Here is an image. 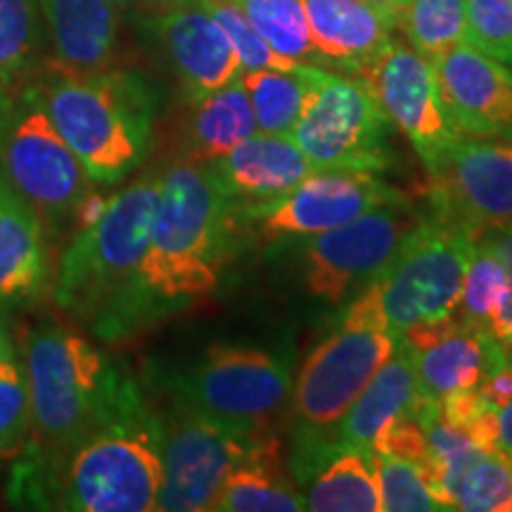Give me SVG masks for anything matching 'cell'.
Masks as SVG:
<instances>
[{
    "label": "cell",
    "mask_w": 512,
    "mask_h": 512,
    "mask_svg": "<svg viewBox=\"0 0 512 512\" xmlns=\"http://www.w3.org/2000/svg\"><path fill=\"white\" fill-rule=\"evenodd\" d=\"M247 240L240 202L216 188L204 164L176 159L164 166L150 240L131 283L88 330L119 344L192 309L219 290Z\"/></svg>",
    "instance_id": "obj_1"
},
{
    "label": "cell",
    "mask_w": 512,
    "mask_h": 512,
    "mask_svg": "<svg viewBox=\"0 0 512 512\" xmlns=\"http://www.w3.org/2000/svg\"><path fill=\"white\" fill-rule=\"evenodd\" d=\"M29 384L27 446L12 458L5 501L46 510L50 479L72 448L119 411L136 375L72 325L38 318L17 337Z\"/></svg>",
    "instance_id": "obj_2"
},
{
    "label": "cell",
    "mask_w": 512,
    "mask_h": 512,
    "mask_svg": "<svg viewBox=\"0 0 512 512\" xmlns=\"http://www.w3.org/2000/svg\"><path fill=\"white\" fill-rule=\"evenodd\" d=\"M24 88L36 95L98 188L124 183L150 155L162 95L145 74L67 69L50 60Z\"/></svg>",
    "instance_id": "obj_3"
},
{
    "label": "cell",
    "mask_w": 512,
    "mask_h": 512,
    "mask_svg": "<svg viewBox=\"0 0 512 512\" xmlns=\"http://www.w3.org/2000/svg\"><path fill=\"white\" fill-rule=\"evenodd\" d=\"M164 479L162 422L143 387L83 437L50 479L46 510L152 512Z\"/></svg>",
    "instance_id": "obj_4"
},
{
    "label": "cell",
    "mask_w": 512,
    "mask_h": 512,
    "mask_svg": "<svg viewBox=\"0 0 512 512\" xmlns=\"http://www.w3.org/2000/svg\"><path fill=\"white\" fill-rule=\"evenodd\" d=\"M164 169H150L110 197L91 226L64 242L48 297L64 318L91 325L131 283L162 195Z\"/></svg>",
    "instance_id": "obj_5"
},
{
    "label": "cell",
    "mask_w": 512,
    "mask_h": 512,
    "mask_svg": "<svg viewBox=\"0 0 512 512\" xmlns=\"http://www.w3.org/2000/svg\"><path fill=\"white\" fill-rule=\"evenodd\" d=\"M157 394L247 434H273L292 401V358L238 342H216L185 368H150Z\"/></svg>",
    "instance_id": "obj_6"
},
{
    "label": "cell",
    "mask_w": 512,
    "mask_h": 512,
    "mask_svg": "<svg viewBox=\"0 0 512 512\" xmlns=\"http://www.w3.org/2000/svg\"><path fill=\"white\" fill-rule=\"evenodd\" d=\"M0 171L36 211L55 252L62 249L81 202L98 185L29 88L19 91L0 138Z\"/></svg>",
    "instance_id": "obj_7"
},
{
    "label": "cell",
    "mask_w": 512,
    "mask_h": 512,
    "mask_svg": "<svg viewBox=\"0 0 512 512\" xmlns=\"http://www.w3.org/2000/svg\"><path fill=\"white\" fill-rule=\"evenodd\" d=\"M159 422L164 479L157 510L162 512L214 510L216 496L235 467L247 460L280 463L283 446L275 434L233 430L174 399H166Z\"/></svg>",
    "instance_id": "obj_8"
},
{
    "label": "cell",
    "mask_w": 512,
    "mask_h": 512,
    "mask_svg": "<svg viewBox=\"0 0 512 512\" xmlns=\"http://www.w3.org/2000/svg\"><path fill=\"white\" fill-rule=\"evenodd\" d=\"M309 91L292 128L318 171H384L392 164V121L363 79L306 67Z\"/></svg>",
    "instance_id": "obj_9"
},
{
    "label": "cell",
    "mask_w": 512,
    "mask_h": 512,
    "mask_svg": "<svg viewBox=\"0 0 512 512\" xmlns=\"http://www.w3.org/2000/svg\"><path fill=\"white\" fill-rule=\"evenodd\" d=\"M475 242L472 230L437 214L411 230L394 259L368 283L394 335L401 337L422 320L456 316Z\"/></svg>",
    "instance_id": "obj_10"
},
{
    "label": "cell",
    "mask_w": 512,
    "mask_h": 512,
    "mask_svg": "<svg viewBox=\"0 0 512 512\" xmlns=\"http://www.w3.org/2000/svg\"><path fill=\"white\" fill-rule=\"evenodd\" d=\"M425 219L408 202L384 204L358 219L299 242V275L311 299L342 304L373 283L403 240Z\"/></svg>",
    "instance_id": "obj_11"
},
{
    "label": "cell",
    "mask_w": 512,
    "mask_h": 512,
    "mask_svg": "<svg viewBox=\"0 0 512 512\" xmlns=\"http://www.w3.org/2000/svg\"><path fill=\"white\" fill-rule=\"evenodd\" d=\"M396 202L406 197L370 171H316L285 195L240 204V211L249 238L273 247L313 238Z\"/></svg>",
    "instance_id": "obj_12"
},
{
    "label": "cell",
    "mask_w": 512,
    "mask_h": 512,
    "mask_svg": "<svg viewBox=\"0 0 512 512\" xmlns=\"http://www.w3.org/2000/svg\"><path fill=\"white\" fill-rule=\"evenodd\" d=\"M399 339L387 330L337 325L294 377L292 413L299 420V432L332 434L351 403L394 354Z\"/></svg>",
    "instance_id": "obj_13"
},
{
    "label": "cell",
    "mask_w": 512,
    "mask_h": 512,
    "mask_svg": "<svg viewBox=\"0 0 512 512\" xmlns=\"http://www.w3.org/2000/svg\"><path fill=\"white\" fill-rule=\"evenodd\" d=\"M358 76L375 93L389 121L418 152L427 174L437 176L465 136L456 131L444 110L430 57L389 41Z\"/></svg>",
    "instance_id": "obj_14"
},
{
    "label": "cell",
    "mask_w": 512,
    "mask_h": 512,
    "mask_svg": "<svg viewBox=\"0 0 512 512\" xmlns=\"http://www.w3.org/2000/svg\"><path fill=\"white\" fill-rule=\"evenodd\" d=\"M434 214L479 235L512 226V138H463L432 176Z\"/></svg>",
    "instance_id": "obj_15"
},
{
    "label": "cell",
    "mask_w": 512,
    "mask_h": 512,
    "mask_svg": "<svg viewBox=\"0 0 512 512\" xmlns=\"http://www.w3.org/2000/svg\"><path fill=\"white\" fill-rule=\"evenodd\" d=\"M143 29L176 76L185 102L219 91L242 76L240 57L226 31L200 0H185L147 15Z\"/></svg>",
    "instance_id": "obj_16"
},
{
    "label": "cell",
    "mask_w": 512,
    "mask_h": 512,
    "mask_svg": "<svg viewBox=\"0 0 512 512\" xmlns=\"http://www.w3.org/2000/svg\"><path fill=\"white\" fill-rule=\"evenodd\" d=\"M444 110L465 138H512V69L470 43L430 57Z\"/></svg>",
    "instance_id": "obj_17"
},
{
    "label": "cell",
    "mask_w": 512,
    "mask_h": 512,
    "mask_svg": "<svg viewBox=\"0 0 512 512\" xmlns=\"http://www.w3.org/2000/svg\"><path fill=\"white\" fill-rule=\"evenodd\" d=\"M53 254L36 211L0 171V313H27L48 297Z\"/></svg>",
    "instance_id": "obj_18"
},
{
    "label": "cell",
    "mask_w": 512,
    "mask_h": 512,
    "mask_svg": "<svg viewBox=\"0 0 512 512\" xmlns=\"http://www.w3.org/2000/svg\"><path fill=\"white\" fill-rule=\"evenodd\" d=\"M401 415H411L422 425L439 415V401L422 394L413 351L403 339L337 422L332 439L339 446L373 453L377 437Z\"/></svg>",
    "instance_id": "obj_19"
},
{
    "label": "cell",
    "mask_w": 512,
    "mask_h": 512,
    "mask_svg": "<svg viewBox=\"0 0 512 512\" xmlns=\"http://www.w3.org/2000/svg\"><path fill=\"white\" fill-rule=\"evenodd\" d=\"M292 470L304 484L306 510L380 512L373 453L339 446L318 434H302Z\"/></svg>",
    "instance_id": "obj_20"
},
{
    "label": "cell",
    "mask_w": 512,
    "mask_h": 512,
    "mask_svg": "<svg viewBox=\"0 0 512 512\" xmlns=\"http://www.w3.org/2000/svg\"><path fill=\"white\" fill-rule=\"evenodd\" d=\"M204 169L223 195L240 204L266 202L285 195L318 171L292 136H271L259 131L226 155L204 164Z\"/></svg>",
    "instance_id": "obj_21"
},
{
    "label": "cell",
    "mask_w": 512,
    "mask_h": 512,
    "mask_svg": "<svg viewBox=\"0 0 512 512\" xmlns=\"http://www.w3.org/2000/svg\"><path fill=\"white\" fill-rule=\"evenodd\" d=\"M320 62L358 74L392 41L396 17L370 0H304Z\"/></svg>",
    "instance_id": "obj_22"
},
{
    "label": "cell",
    "mask_w": 512,
    "mask_h": 512,
    "mask_svg": "<svg viewBox=\"0 0 512 512\" xmlns=\"http://www.w3.org/2000/svg\"><path fill=\"white\" fill-rule=\"evenodd\" d=\"M53 62L67 69L112 67L119 12L107 0H36Z\"/></svg>",
    "instance_id": "obj_23"
},
{
    "label": "cell",
    "mask_w": 512,
    "mask_h": 512,
    "mask_svg": "<svg viewBox=\"0 0 512 512\" xmlns=\"http://www.w3.org/2000/svg\"><path fill=\"white\" fill-rule=\"evenodd\" d=\"M413 361L422 394L441 401L451 392L479 387L486 375L508 366L510 356L498 339L458 323L432 347L413 351Z\"/></svg>",
    "instance_id": "obj_24"
},
{
    "label": "cell",
    "mask_w": 512,
    "mask_h": 512,
    "mask_svg": "<svg viewBox=\"0 0 512 512\" xmlns=\"http://www.w3.org/2000/svg\"><path fill=\"white\" fill-rule=\"evenodd\" d=\"M185 105L188 112L181 126V152L190 162H214L256 133L252 102L242 79Z\"/></svg>",
    "instance_id": "obj_25"
},
{
    "label": "cell",
    "mask_w": 512,
    "mask_h": 512,
    "mask_svg": "<svg viewBox=\"0 0 512 512\" xmlns=\"http://www.w3.org/2000/svg\"><path fill=\"white\" fill-rule=\"evenodd\" d=\"M510 302V278L501 259L477 238L460 292L456 316L465 328L498 339L505 347L503 316Z\"/></svg>",
    "instance_id": "obj_26"
},
{
    "label": "cell",
    "mask_w": 512,
    "mask_h": 512,
    "mask_svg": "<svg viewBox=\"0 0 512 512\" xmlns=\"http://www.w3.org/2000/svg\"><path fill=\"white\" fill-rule=\"evenodd\" d=\"M46 34L36 0H0V81L17 98L41 74Z\"/></svg>",
    "instance_id": "obj_27"
},
{
    "label": "cell",
    "mask_w": 512,
    "mask_h": 512,
    "mask_svg": "<svg viewBox=\"0 0 512 512\" xmlns=\"http://www.w3.org/2000/svg\"><path fill=\"white\" fill-rule=\"evenodd\" d=\"M280 463L247 460L235 467L216 496V512H304L302 491L280 475Z\"/></svg>",
    "instance_id": "obj_28"
},
{
    "label": "cell",
    "mask_w": 512,
    "mask_h": 512,
    "mask_svg": "<svg viewBox=\"0 0 512 512\" xmlns=\"http://www.w3.org/2000/svg\"><path fill=\"white\" fill-rule=\"evenodd\" d=\"M306 67L283 72V69H252L242 72V83L252 102V112L256 119V131L271 133V136H292V128L302 114L309 79Z\"/></svg>",
    "instance_id": "obj_29"
},
{
    "label": "cell",
    "mask_w": 512,
    "mask_h": 512,
    "mask_svg": "<svg viewBox=\"0 0 512 512\" xmlns=\"http://www.w3.org/2000/svg\"><path fill=\"white\" fill-rule=\"evenodd\" d=\"M275 53L299 64L323 67L313 43L304 0H230Z\"/></svg>",
    "instance_id": "obj_30"
},
{
    "label": "cell",
    "mask_w": 512,
    "mask_h": 512,
    "mask_svg": "<svg viewBox=\"0 0 512 512\" xmlns=\"http://www.w3.org/2000/svg\"><path fill=\"white\" fill-rule=\"evenodd\" d=\"M396 27L406 34L411 48L425 57L444 53L456 43L467 41L465 0H408Z\"/></svg>",
    "instance_id": "obj_31"
},
{
    "label": "cell",
    "mask_w": 512,
    "mask_h": 512,
    "mask_svg": "<svg viewBox=\"0 0 512 512\" xmlns=\"http://www.w3.org/2000/svg\"><path fill=\"white\" fill-rule=\"evenodd\" d=\"M453 508L465 512H512V456L484 453L453 486Z\"/></svg>",
    "instance_id": "obj_32"
},
{
    "label": "cell",
    "mask_w": 512,
    "mask_h": 512,
    "mask_svg": "<svg viewBox=\"0 0 512 512\" xmlns=\"http://www.w3.org/2000/svg\"><path fill=\"white\" fill-rule=\"evenodd\" d=\"M29 425L27 370L17 347L0 361V460H12L22 453L29 439Z\"/></svg>",
    "instance_id": "obj_33"
},
{
    "label": "cell",
    "mask_w": 512,
    "mask_h": 512,
    "mask_svg": "<svg viewBox=\"0 0 512 512\" xmlns=\"http://www.w3.org/2000/svg\"><path fill=\"white\" fill-rule=\"evenodd\" d=\"M380 510L384 512H437L441 505L427 489L420 467L408 460L373 453Z\"/></svg>",
    "instance_id": "obj_34"
},
{
    "label": "cell",
    "mask_w": 512,
    "mask_h": 512,
    "mask_svg": "<svg viewBox=\"0 0 512 512\" xmlns=\"http://www.w3.org/2000/svg\"><path fill=\"white\" fill-rule=\"evenodd\" d=\"M200 3L219 22V27L226 31L230 46L240 57L242 72H252V69H283V72H290V69L299 67V62H292L275 53L259 36V31L247 22V17L242 15V10L235 3H230V0H200Z\"/></svg>",
    "instance_id": "obj_35"
},
{
    "label": "cell",
    "mask_w": 512,
    "mask_h": 512,
    "mask_svg": "<svg viewBox=\"0 0 512 512\" xmlns=\"http://www.w3.org/2000/svg\"><path fill=\"white\" fill-rule=\"evenodd\" d=\"M467 41L482 53L512 64V0H465Z\"/></svg>",
    "instance_id": "obj_36"
},
{
    "label": "cell",
    "mask_w": 512,
    "mask_h": 512,
    "mask_svg": "<svg viewBox=\"0 0 512 512\" xmlns=\"http://www.w3.org/2000/svg\"><path fill=\"white\" fill-rule=\"evenodd\" d=\"M373 453H384V456L408 460V463L422 467L430 458L427 427L411 415H401L377 437Z\"/></svg>",
    "instance_id": "obj_37"
},
{
    "label": "cell",
    "mask_w": 512,
    "mask_h": 512,
    "mask_svg": "<svg viewBox=\"0 0 512 512\" xmlns=\"http://www.w3.org/2000/svg\"><path fill=\"white\" fill-rule=\"evenodd\" d=\"M477 238L482 240L484 245H489L491 252L501 259V264L505 266V273H508V278H510V302H508V309H505V316H503L505 349H508V344L512 339V226L482 230Z\"/></svg>",
    "instance_id": "obj_38"
},
{
    "label": "cell",
    "mask_w": 512,
    "mask_h": 512,
    "mask_svg": "<svg viewBox=\"0 0 512 512\" xmlns=\"http://www.w3.org/2000/svg\"><path fill=\"white\" fill-rule=\"evenodd\" d=\"M479 394L494 411H501L505 403L512 401V363L494 370L479 384Z\"/></svg>",
    "instance_id": "obj_39"
},
{
    "label": "cell",
    "mask_w": 512,
    "mask_h": 512,
    "mask_svg": "<svg viewBox=\"0 0 512 512\" xmlns=\"http://www.w3.org/2000/svg\"><path fill=\"white\" fill-rule=\"evenodd\" d=\"M498 451L512 453V401L498 411Z\"/></svg>",
    "instance_id": "obj_40"
},
{
    "label": "cell",
    "mask_w": 512,
    "mask_h": 512,
    "mask_svg": "<svg viewBox=\"0 0 512 512\" xmlns=\"http://www.w3.org/2000/svg\"><path fill=\"white\" fill-rule=\"evenodd\" d=\"M19 342L15 335V325H12V316L8 313H0V361L5 356H10L12 351H17Z\"/></svg>",
    "instance_id": "obj_41"
},
{
    "label": "cell",
    "mask_w": 512,
    "mask_h": 512,
    "mask_svg": "<svg viewBox=\"0 0 512 512\" xmlns=\"http://www.w3.org/2000/svg\"><path fill=\"white\" fill-rule=\"evenodd\" d=\"M12 107H15V98H12L8 88H5L3 81H0V138H3L5 126H8Z\"/></svg>",
    "instance_id": "obj_42"
},
{
    "label": "cell",
    "mask_w": 512,
    "mask_h": 512,
    "mask_svg": "<svg viewBox=\"0 0 512 512\" xmlns=\"http://www.w3.org/2000/svg\"><path fill=\"white\" fill-rule=\"evenodd\" d=\"M181 3H185V0H140L138 10H143L145 15H155V12L169 10V8H174V5H181Z\"/></svg>",
    "instance_id": "obj_43"
},
{
    "label": "cell",
    "mask_w": 512,
    "mask_h": 512,
    "mask_svg": "<svg viewBox=\"0 0 512 512\" xmlns=\"http://www.w3.org/2000/svg\"><path fill=\"white\" fill-rule=\"evenodd\" d=\"M370 3H375V5H380L382 10H387V12H392L394 17H399V12H401V8L403 5L408 3V0H370Z\"/></svg>",
    "instance_id": "obj_44"
},
{
    "label": "cell",
    "mask_w": 512,
    "mask_h": 512,
    "mask_svg": "<svg viewBox=\"0 0 512 512\" xmlns=\"http://www.w3.org/2000/svg\"><path fill=\"white\" fill-rule=\"evenodd\" d=\"M107 3H110L117 12H133L138 10L140 0H107Z\"/></svg>",
    "instance_id": "obj_45"
},
{
    "label": "cell",
    "mask_w": 512,
    "mask_h": 512,
    "mask_svg": "<svg viewBox=\"0 0 512 512\" xmlns=\"http://www.w3.org/2000/svg\"><path fill=\"white\" fill-rule=\"evenodd\" d=\"M508 356H510V363H512V339H510V344H508Z\"/></svg>",
    "instance_id": "obj_46"
}]
</instances>
